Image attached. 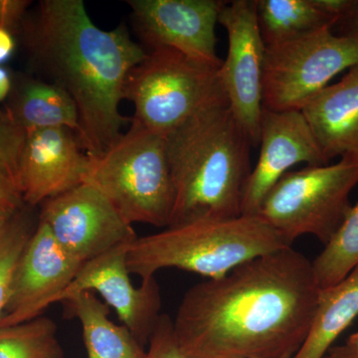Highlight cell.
I'll return each mask as SVG.
<instances>
[{
    "mask_svg": "<svg viewBox=\"0 0 358 358\" xmlns=\"http://www.w3.org/2000/svg\"><path fill=\"white\" fill-rule=\"evenodd\" d=\"M15 50V40L13 33L0 29V66L6 63L13 55Z\"/></svg>",
    "mask_w": 358,
    "mask_h": 358,
    "instance_id": "83f0119b",
    "label": "cell"
},
{
    "mask_svg": "<svg viewBox=\"0 0 358 358\" xmlns=\"http://www.w3.org/2000/svg\"><path fill=\"white\" fill-rule=\"evenodd\" d=\"M57 324L48 317L0 327V358H63Z\"/></svg>",
    "mask_w": 358,
    "mask_h": 358,
    "instance_id": "44dd1931",
    "label": "cell"
},
{
    "mask_svg": "<svg viewBox=\"0 0 358 358\" xmlns=\"http://www.w3.org/2000/svg\"><path fill=\"white\" fill-rule=\"evenodd\" d=\"M324 358H358L355 357L348 346H338L331 348Z\"/></svg>",
    "mask_w": 358,
    "mask_h": 358,
    "instance_id": "4dcf8cb0",
    "label": "cell"
},
{
    "mask_svg": "<svg viewBox=\"0 0 358 358\" xmlns=\"http://www.w3.org/2000/svg\"><path fill=\"white\" fill-rule=\"evenodd\" d=\"M83 182L102 192L131 225L171 223L174 188L166 138L136 122L103 154L89 157Z\"/></svg>",
    "mask_w": 358,
    "mask_h": 358,
    "instance_id": "5b68a950",
    "label": "cell"
},
{
    "mask_svg": "<svg viewBox=\"0 0 358 358\" xmlns=\"http://www.w3.org/2000/svg\"><path fill=\"white\" fill-rule=\"evenodd\" d=\"M18 212L0 236V320L10 296L16 266L34 231H31L29 219Z\"/></svg>",
    "mask_w": 358,
    "mask_h": 358,
    "instance_id": "603a6c76",
    "label": "cell"
},
{
    "mask_svg": "<svg viewBox=\"0 0 358 358\" xmlns=\"http://www.w3.org/2000/svg\"><path fill=\"white\" fill-rule=\"evenodd\" d=\"M320 288L313 262L289 248L192 287L173 320L183 358H292L310 331Z\"/></svg>",
    "mask_w": 358,
    "mask_h": 358,
    "instance_id": "6da1fadb",
    "label": "cell"
},
{
    "mask_svg": "<svg viewBox=\"0 0 358 358\" xmlns=\"http://www.w3.org/2000/svg\"><path fill=\"white\" fill-rule=\"evenodd\" d=\"M129 245L115 247L84 263L54 303L75 294L96 292L145 348L162 315V294L155 278L141 281L138 288L134 286L127 264Z\"/></svg>",
    "mask_w": 358,
    "mask_h": 358,
    "instance_id": "7c38bea8",
    "label": "cell"
},
{
    "mask_svg": "<svg viewBox=\"0 0 358 358\" xmlns=\"http://www.w3.org/2000/svg\"><path fill=\"white\" fill-rule=\"evenodd\" d=\"M218 23L228 35L227 57L218 71L221 87L231 112L257 147L263 113L266 45L259 28L256 0L226 1Z\"/></svg>",
    "mask_w": 358,
    "mask_h": 358,
    "instance_id": "9c48e42d",
    "label": "cell"
},
{
    "mask_svg": "<svg viewBox=\"0 0 358 358\" xmlns=\"http://www.w3.org/2000/svg\"><path fill=\"white\" fill-rule=\"evenodd\" d=\"M301 113L327 164H358V65L305 106Z\"/></svg>",
    "mask_w": 358,
    "mask_h": 358,
    "instance_id": "2e32d148",
    "label": "cell"
},
{
    "mask_svg": "<svg viewBox=\"0 0 358 358\" xmlns=\"http://www.w3.org/2000/svg\"><path fill=\"white\" fill-rule=\"evenodd\" d=\"M35 72L76 103L80 145L96 157L122 136L131 119L120 112L129 72L147 57L124 25L105 31L82 0H42L20 29Z\"/></svg>",
    "mask_w": 358,
    "mask_h": 358,
    "instance_id": "7a4b0ae2",
    "label": "cell"
},
{
    "mask_svg": "<svg viewBox=\"0 0 358 358\" xmlns=\"http://www.w3.org/2000/svg\"><path fill=\"white\" fill-rule=\"evenodd\" d=\"M256 8L266 46L293 41L338 24L315 0H256Z\"/></svg>",
    "mask_w": 358,
    "mask_h": 358,
    "instance_id": "ffe728a7",
    "label": "cell"
},
{
    "mask_svg": "<svg viewBox=\"0 0 358 358\" xmlns=\"http://www.w3.org/2000/svg\"><path fill=\"white\" fill-rule=\"evenodd\" d=\"M6 112L26 133L64 128L79 131L76 103L57 85L29 76L14 77Z\"/></svg>",
    "mask_w": 358,
    "mask_h": 358,
    "instance_id": "e0dca14e",
    "label": "cell"
},
{
    "mask_svg": "<svg viewBox=\"0 0 358 358\" xmlns=\"http://www.w3.org/2000/svg\"><path fill=\"white\" fill-rule=\"evenodd\" d=\"M357 317L358 266L338 284L320 289L307 338L292 358H324Z\"/></svg>",
    "mask_w": 358,
    "mask_h": 358,
    "instance_id": "ac0fdd59",
    "label": "cell"
},
{
    "mask_svg": "<svg viewBox=\"0 0 358 358\" xmlns=\"http://www.w3.org/2000/svg\"><path fill=\"white\" fill-rule=\"evenodd\" d=\"M17 212L8 210V209L0 206V236L3 234L4 231L7 229L14 215H15Z\"/></svg>",
    "mask_w": 358,
    "mask_h": 358,
    "instance_id": "1f68e13d",
    "label": "cell"
},
{
    "mask_svg": "<svg viewBox=\"0 0 358 358\" xmlns=\"http://www.w3.org/2000/svg\"><path fill=\"white\" fill-rule=\"evenodd\" d=\"M13 77L8 70L0 66V103L7 100L13 89Z\"/></svg>",
    "mask_w": 358,
    "mask_h": 358,
    "instance_id": "f546056e",
    "label": "cell"
},
{
    "mask_svg": "<svg viewBox=\"0 0 358 358\" xmlns=\"http://www.w3.org/2000/svg\"><path fill=\"white\" fill-rule=\"evenodd\" d=\"M345 345L350 348V352H352L355 357H358V333L352 334V336L348 338V343H346Z\"/></svg>",
    "mask_w": 358,
    "mask_h": 358,
    "instance_id": "d6a6232c",
    "label": "cell"
},
{
    "mask_svg": "<svg viewBox=\"0 0 358 358\" xmlns=\"http://www.w3.org/2000/svg\"><path fill=\"white\" fill-rule=\"evenodd\" d=\"M145 358H183L174 334L173 320L169 315H160L148 343Z\"/></svg>",
    "mask_w": 358,
    "mask_h": 358,
    "instance_id": "d4e9b609",
    "label": "cell"
},
{
    "mask_svg": "<svg viewBox=\"0 0 358 358\" xmlns=\"http://www.w3.org/2000/svg\"><path fill=\"white\" fill-rule=\"evenodd\" d=\"M39 221L48 226L60 246L84 264L138 238L109 199L88 183L45 201Z\"/></svg>",
    "mask_w": 358,
    "mask_h": 358,
    "instance_id": "30bf717a",
    "label": "cell"
},
{
    "mask_svg": "<svg viewBox=\"0 0 358 358\" xmlns=\"http://www.w3.org/2000/svg\"><path fill=\"white\" fill-rule=\"evenodd\" d=\"M164 138L174 188L169 226L242 215L253 145L226 96L212 101Z\"/></svg>",
    "mask_w": 358,
    "mask_h": 358,
    "instance_id": "3957f363",
    "label": "cell"
},
{
    "mask_svg": "<svg viewBox=\"0 0 358 358\" xmlns=\"http://www.w3.org/2000/svg\"><path fill=\"white\" fill-rule=\"evenodd\" d=\"M320 289L338 284L358 266V202L320 255L312 261Z\"/></svg>",
    "mask_w": 358,
    "mask_h": 358,
    "instance_id": "7402d4cb",
    "label": "cell"
},
{
    "mask_svg": "<svg viewBox=\"0 0 358 358\" xmlns=\"http://www.w3.org/2000/svg\"><path fill=\"white\" fill-rule=\"evenodd\" d=\"M357 65V35L336 34L333 27L266 46L263 109L301 110L334 77Z\"/></svg>",
    "mask_w": 358,
    "mask_h": 358,
    "instance_id": "ba28073f",
    "label": "cell"
},
{
    "mask_svg": "<svg viewBox=\"0 0 358 358\" xmlns=\"http://www.w3.org/2000/svg\"><path fill=\"white\" fill-rule=\"evenodd\" d=\"M259 145L260 155L245 188L242 215H258L268 192L292 166L329 164L301 110L263 109Z\"/></svg>",
    "mask_w": 358,
    "mask_h": 358,
    "instance_id": "5bb4252c",
    "label": "cell"
},
{
    "mask_svg": "<svg viewBox=\"0 0 358 358\" xmlns=\"http://www.w3.org/2000/svg\"><path fill=\"white\" fill-rule=\"evenodd\" d=\"M82 265L60 246L48 226L39 221L16 266L0 327L37 317L53 305Z\"/></svg>",
    "mask_w": 358,
    "mask_h": 358,
    "instance_id": "4fadbf2b",
    "label": "cell"
},
{
    "mask_svg": "<svg viewBox=\"0 0 358 358\" xmlns=\"http://www.w3.org/2000/svg\"><path fill=\"white\" fill-rule=\"evenodd\" d=\"M218 71L173 49L150 51L127 78L124 99L136 110L131 122L166 136L225 95Z\"/></svg>",
    "mask_w": 358,
    "mask_h": 358,
    "instance_id": "8992f818",
    "label": "cell"
},
{
    "mask_svg": "<svg viewBox=\"0 0 358 358\" xmlns=\"http://www.w3.org/2000/svg\"><path fill=\"white\" fill-rule=\"evenodd\" d=\"M338 24L343 27L341 34H355L358 36V0L352 11L339 21Z\"/></svg>",
    "mask_w": 358,
    "mask_h": 358,
    "instance_id": "f1b7e54d",
    "label": "cell"
},
{
    "mask_svg": "<svg viewBox=\"0 0 358 358\" xmlns=\"http://www.w3.org/2000/svg\"><path fill=\"white\" fill-rule=\"evenodd\" d=\"M287 358H289V357H287Z\"/></svg>",
    "mask_w": 358,
    "mask_h": 358,
    "instance_id": "836d02e7",
    "label": "cell"
},
{
    "mask_svg": "<svg viewBox=\"0 0 358 358\" xmlns=\"http://www.w3.org/2000/svg\"><path fill=\"white\" fill-rule=\"evenodd\" d=\"M358 185V164L307 166L289 171L268 192L258 215L289 245L313 235L327 245L352 208L350 195Z\"/></svg>",
    "mask_w": 358,
    "mask_h": 358,
    "instance_id": "52a82bcc",
    "label": "cell"
},
{
    "mask_svg": "<svg viewBox=\"0 0 358 358\" xmlns=\"http://www.w3.org/2000/svg\"><path fill=\"white\" fill-rule=\"evenodd\" d=\"M29 6L27 0H0V29L20 31Z\"/></svg>",
    "mask_w": 358,
    "mask_h": 358,
    "instance_id": "484cf974",
    "label": "cell"
},
{
    "mask_svg": "<svg viewBox=\"0 0 358 358\" xmlns=\"http://www.w3.org/2000/svg\"><path fill=\"white\" fill-rule=\"evenodd\" d=\"M88 162L74 131L64 128L28 131L18 182L23 202L36 206L81 185Z\"/></svg>",
    "mask_w": 358,
    "mask_h": 358,
    "instance_id": "9a60e30c",
    "label": "cell"
},
{
    "mask_svg": "<svg viewBox=\"0 0 358 358\" xmlns=\"http://www.w3.org/2000/svg\"><path fill=\"white\" fill-rule=\"evenodd\" d=\"M72 315L81 322L88 358H145L147 350L128 327L109 319V306L92 293L75 294L67 301Z\"/></svg>",
    "mask_w": 358,
    "mask_h": 358,
    "instance_id": "d6986e66",
    "label": "cell"
},
{
    "mask_svg": "<svg viewBox=\"0 0 358 358\" xmlns=\"http://www.w3.org/2000/svg\"><path fill=\"white\" fill-rule=\"evenodd\" d=\"M26 131L0 109V174L18 190L21 157L26 141Z\"/></svg>",
    "mask_w": 358,
    "mask_h": 358,
    "instance_id": "cb8c5ba5",
    "label": "cell"
},
{
    "mask_svg": "<svg viewBox=\"0 0 358 358\" xmlns=\"http://www.w3.org/2000/svg\"><path fill=\"white\" fill-rule=\"evenodd\" d=\"M22 197L15 187L2 174H0V206L13 212L22 208Z\"/></svg>",
    "mask_w": 358,
    "mask_h": 358,
    "instance_id": "4316f807",
    "label": "cell"
},
{
    "mask_svg": "<svg viewBox=\"0 0 358 358\" xmlns=\"http://www.w3.org/2000/svg\"><path fill=\"white\" fill-rule=\"evenodd\" d=\"M284 237L259 215L197 219L169 226L129 245L127 264L141 281L162 268L208 278L223 277L258 257L289 248Z\"/></svg>",
    "mask_w": 358,
    "mask_h": 358,
    "instance_id": "277c9868",
    "label": "cell"
},
{
    "mask_svg": "<svg viewBox=\"0 0 358 358\" xmlns=\"http://www.w3.org/2000/svg\"><path fill=\"white\" fill-rule=\"evenodd\" d=\"M226 1L129 0L138 37L152 50L173 49L204 64L220 68L216 25Z\"/></svg>",
    "mask_w": 358,
    "mask_h": 358,
    "instance_id": "8fae6325",
    "label": "cell"
}]
</instances>
